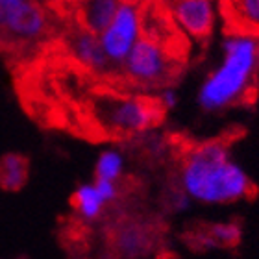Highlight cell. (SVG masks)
Instances as JSON below:
<instances>
[{
	"label": "cell",
	"instance_id": "cell-1",
	"mask_svg": "<svg viewBox=\"0 0 259 259\" xmlns=\"http://www.w3.org/2000/svg\"><path fill=\"white\" fill-rule=\"evenodd\" d=\"M178 187L204 205L237 204L254 191L252 178L222 141H205L185 152Z\"/></svg>",
	"mask_w": 259,
	"mask_h": 259
},
{
	"label": "cell",
	"instance_id": "cell-2",
	"mask_svg": "<svg viewBox=\"0 0 259 259\" xmlns=\"http://www.w3.org/2000/svg\"><path fill=\"white\" fill-rule=\"evenodd\" d=\"M259 72V39L228 32L222 39L221 60L207 72L196 104L205 113H219L246 100Z\"/></svg>",
	"mask_w": 259,
	"mask_h": 259
},
{
	"label": "cell",
	"instance_id": "cell-3",
	"mask_svg": "<svg viewBox=\"0 0 259 259\" xmlns=\"http://www.w3.org/2000/svg\"><path fill=\"white\" fill-rule=\"evenodd\" d=\"M93 119L106 134L132 137L150 132L163 119L156 98L143 95L104 93L93 100Z\"/></svg>",
	"mask_w": 259,
	"mask_h": 259
},
{
	"label": "cell",
	"instance_id": "cell-4",
	"mask_svg": "<svg viewBox=\"0 0 259 259\" xmlns=\"http://www.w3.org/2000/svg\"><path fill=\"white\" fill-rule=\"evenodd\" d=\"M122 67V74L134 85L161 87L165 85L174 72V56L170 49L163 47L154 39L141 37L126 56Z\"/></svg>",
	"mask_w": 259,
	"mask_h": 259
},
{
	"label": "cell",
	"instance_id": "cell-5",
	"mask_svg": "<svg viewBox=\"0 0 259 259\" xmlns=\"http://www.w3.org/2000/svg\"><path fill=\"white\" fill-rule=\"evenodd\" d=\"M49 11L39 0H22L0 24V49L19 50L24 45H33L49 35Z\"/></svg>",
	"mask_w": 259,
	"mask_h": 259
},
{
	"label": "cell",
	"instance_id": "cell-6",
	"mask_svg": "<svg viewBox=\"0 0 259 259\" xmlns=\"http://www.w3.org/2000/svg\"><path fill=\"white\" fill-rule=\"evenodd\" d=\"M141 37H143L141 8L134 4H122V2L115 13L113 21L98 35L109 65H115V67H120L124 63L126 56Z\"/></svg>",
	"mask_w": 259,
	"mask_h": 259
},
{
	"label": "cell",
	"instance_id": "cell-7",
	"mask_svg": "<svg viewBox=\"0 0 259 259\" xmlns=\"http://www.w3.org/2000/svg\"><path fill=\"white\" fill-rule=\"evenodd\" d=\"M168 13L180 32L196 41H205L215 30L219 6L217 0H170Z\"/></svg>",
	"mask_w": 259,
	"mask_h": 259
},
{
	"label": "cell",
	"instance_id": "cell-8",
	"mask_svg": "<svg viewBox=\"0 0 259 259\" xmlns=\"http://www.w3.org/2000/svg\"><path fill=\"white\" fill-rule=\"evenodd\" d=\"M65 43H67V49H69L70 56L78 61L80 67L87 69L89 72H95V74H104L111 69L108 58L104 54L102 45H100V39L95 33L87 32L81 26L76 24L65 37Z\"/></svg>",
	"mask_w": 259,
	"mask_h": 259
},
{
	"label": "cell",
	"instance_id": "cell-9",
	"mask_svg": "<svg viewBox=\"0 0 259 259\" xmlns=\"http://www.w3.org/2000/svg\"><path fill=\"white\" fill-rule=\"evenodd\" d=\"M217 6L228 32L259 39V0H217Z\"/></svg>",
	"mask_w": 259,
	"mask_h": 259
},
{
	"label": "cell",
	"instance_id": "cell-10",
	"mask_svg": "<svg viewBox=\"0 0 259 259\" xmlns=\"http://www.w3.org/2000/svg\"><path fill=\"white\" fill-rule=\"evenodd\" d=\"M120 0H76V24L100 35L113 21Z\"/></svg>",
	"mask_w": 259,
	"mask_h": 259
},
{
	"label": "cell",
	"instance_id": "cell-11",
	"mask_svg": "<svg viewBox=\"0 0 259 259\" xmlns=\"http://www.w3.org/2000/svg\"><path fill=\"white\" fill-rule=\"evenodd\" d=\"M113 244L115 250L124 257H143L152 248V233L141 222L126 221L119 224L113 232Z\"/></svg>",
	"mask_w": 259,
	"mask_h": 259
},
{
	"label": "cell",
	"instance_id": "cell-12",
	"mask_svg": "<svg viewBox=\"0 0 259 259\" xmlns=\"http://www.w3.org/2000/svg\"><path fill=\"white\" fill-rule=\"evenodd\" d=\"M30 178V159L19 152H8L0 157V189L19 193Z\"/></svg>",
	"mask_w": 259,
	"mask_h": 259
},
{
	"label": "cell",
	"instance_id": "cell-13",
	"mask_svg": "<svg viewBox=\"0 0 259 259\" xmlns=\"http://www.w3.org/2000/svg\"><path fill=\"white\" fill-rule=\"evenodd\" d=\"M70 204L76 215L85 222L98 221L104 215V209L108 207V204L104 202L93 184H81L80 187H76L70 196Z\"/></svg>",
	"mask_w": 259,
	"mask_h": 259
},
{
	"label": "cell",
	"instance_id": "cell-14",
	"mask_svg": "<svg viewBox=\"0 0 259 259\" xmlns=\"http://www.w3.org/2000/svg\"><path fill=\"white\" fill-rule=\"evenodd\" d=\"M122 174H124V156L115 148L100 152V156L95 163V180L119 184Z\"/></svg>",
	"mask_w": 259,
	"mask_h": 259
},
{
	"label": "cell",
	"instance_id": "cell-15",
	"mask_svg": "<svg viewBox=\"0 0 259 259\" xmlns=\"http://www.w3.org/2000/svg\"><path fill=\"white\" fill-rule=\"evenodd\" d=\"M209 235L217 241L219 248L222 246H235V244L241 241V235H243V230L237 222L226 221V222H217L207 230Z\"/></svg>",
	"mask_w": 259,
	"mask_h": 259
},
{
	"label": "cell",
	"instance_id": "cell-16",
	"mask_svg": "<svg viewBox=\"0 0 259 259\" xmlns=\"http://www.w3.org/2000/svg\"><path fill=\"white\" fill-rule=\"evenodd\" d=\"M167 204L174 213H185V211L193 205V202H191L189 196L178 187L176 191H170V193L167 194Z\"/></svg>",
	"mask_w": 259,
	"mask_h": 259
},
{
	"label": "cell",
	"instance_id": "cell-17",
	"mask_svg": "<svg viewBox=\"0 0 259 259\" xmlns=\"http://www.w3.org/2000/svg\"><path fill=\"white\" fill-rule=\"evenodd\" d=\"M95 185V189L98 191V194L102 196V200L106 204H113L115 200L119 198V184H115V182H104V180H95L93 182Z\"/></svg>",
	"mask_w": 259,
	"mask_h": 259
},
{
	"label": "cell",
	"instance_id": "cell-18",
	"mask_svg": "<svg viewBox=\"0 0 259 259\" xmlns=\"http://www.w3.org/2000/svg\"><path fill=\"white\" fill-rule=\"evenodd\" d=\"M156 102H157V106L161 108L163 113H165V111H172L180 102L178 91L172 89V87H163L161 91H159V95H157Z\"/></svg>",
	"mask_w": 259,
	"mask_h": 259
},
{
	"label": "cell",
	"instance_id": "cell-19",
	"mask_svg": "<svg viewBox=\"0 0 259 259\" xmlns=\"http://www.w3.org/2000/svg\"><path fill=\"white\" fill-rule=\"evenodd\" d=\"M193 243L198 246L200 250H204V252H211V250H217L219 248V244L217 241L209 235V232H200L194 235Z\"/></svg>",
	"mask_w": 259,
	"mask_h": 259
},
{
	"label": "cell",
	"instance_id": "cell-20",
	"mask_svg": "<svg viewBox=\"0 0 259 259\" xmlns=\"http://www.w3.org/2000/svg\"><path fill=\"white\" fill-rule=\"evenodd\" d=\"M21 2L22 0H0V24H4V21L15 11Z\"/></svg>",
	"mask_w": 259,
	"mask_h": 259
},
{
	"label": "cell",
	"instance_id": "cell-21",
	"mask_svg": "<svg viewBox=\"0 0 259 259\" xmlns=\"http://www.w3.org/2000/svg\"><path fill=\"white\" fill-rule=\"evenodd\" d=\"M122 4H134V6H143L145 0H120Z\"/></svg>",
	"mask_w": 259,
	"mask_h": 259
}]
</instances>
